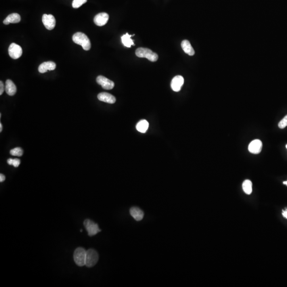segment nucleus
Instances as JSON below:
<instances>
[{
  "label": "nucleus",
  "instance_id": "nucleus-1",
  "mask_svg": "<svg viewBox=\"0 0 287 287\" xmlns=\"http://www.w3.org/2000/svg\"><path fill=\"white\" fill-rule=\"evenodd\" d=\"M73 40L76 44L82 46L83 49L85 51L90 50L91 48L90 40L84 33L81 32L76 33L73 35Z\"/></svg>",
  "mask_w": 287,
  "mask_h": 287
},
{
  "label": "nucleus",
  "instance_id": "nucleus-2",
  "mask_svg": "<svg viewBox=\"0 0 287 287\" xmlns=\"http://www.w3.org/2000/svg\"><path fill=\"white\" fill-rule=\"evenodd\" d=\"M136 55L139 57L146 58L152 62L156 61L159 58L157 54L148 48H138L136 50Z\"/></svg>",
  "mask_w": 287,
  "mask_h": 287
},
{
  "label": "nucleus",
  "instance_id": "nucleus-3",
  "mask_svg": "<svg viewBox=\"0 0 287 287\" xmlns=\"http://www.w3.org/2000/svg\"><path fill=\"white\" fill-rule=\"evenodd\" d=\"M87 251L82 247H78L75 250L73 258L77 265L79 266L85 265Z\"/></svg>",
  "mask_w": 287,
  "mask_h": 287
},
{
  "label": "nucleus",
  "instance_id": "nucleus-4",
  "mask_svg": "<svg viewBox=\"0 0 287 287\" xmlns=\"http://www.w3.org/2000/svg\"><path fill=\"white\" fill-rule=\"evenodd\" d=\"M98 252L93 249H90L86 252V263L85 265L88 268H91L95 265L98 260Z\"/></svg>",
  "mask_w": 287,
  "mask_h": 287
},
{
  "label": "nucleus",
  "instance_id": "nucleus-5",
  "mask_svg": "<svg viewBox=\"0 0 287 287\" xmlns=\"http://www.w3.org/2000/svg\"><path fill=\"white\" fill-rule=\"evenodd\" d=\"M84 225L86 228L87 231L88 232V235L89 236H93L96 235L98 232L101 230L98 228V224L95 223L92 220L86 219L84 222Z\"/></svg>",
  "mask_w": 287,
  "mask_h": 287
},
{
  "label": "nucleus",
  "instance_id": "nucleus-6",
  "mask_svg": "<svg viewBox=\"0 0 287 287\" xmlns=\"http://www.w3.org/2000/svg\"><path fill=\"white\" fill-rule=\"evenodd\" d=\"M8 52L10 56L14 59H17L22 56L23 54V50L21 46L15 43H12L10 45Z\"/></svg>",
  "mask_w": 287,
  "mask_h": 287
},
{
  "label": "nucleus",
  "instance_id": "nucleus-7",
  "mask_svg": "<svg viewBox=\"0 0 287 287\" xmlns=\"http://www.w3.org/2000/svg\"><path fill=\"white\" fill-rule=\"evenodd\" d=\"M42 22L45 28L50 31L54 28L56 26V19L52 15H43L42 17Z\"/></svg>",
  "mask_w": 287,
  "mask_h": 287
},
{
  "label": "nucleus",
  "instance_id": "nucleus-8",
  "mask_svg": "<svg viewBox=\"0 0 287 287\" xmlns=\"http://www.w3.org/2000/svg\"><path fill=\"white\" fill-rule=\"evenodd\" d=\"M96 81L98 84L102 87V88L106 90L112 89L114 87V83L113 81L102 76H98L96 78Z\"/></svg>",
  "mask_w": 287,
  "mask_h": 287
},
{
  "label": "nucleus",
  "instance_id": "nucleus-9",
  "mask_svg": "<svg viewBox=\"0 0 287 287\" xmlns=\"http://www.w3.org/2000/svg\"><path fill=\"white\" fill-rule=\"evenodd\" d=\"M184 79L181 76H177L172 79L171 83V87L174 92H179L182 86L184 85Z\"/></svg>",
  "mask_w": 287,
  "mask_h": 287
},
{
  "label": "nucleus",
  "instance_id": "nucleus-10",
  "mask_svg": "<svg viewBox=\"0 0 287 287\" xmlns=\"http://www.w3.org/2000/svg\"><path fill=\"white\" fill-rule=\"evenodd\" d=\"M109 19V15L105 12L98 14L94 17V23L98 26H103L107 23Z\"/></svg>",
  "mask_w": 287,
  "mask_h": 287
},
{
  "label": "nucleus",
  "instance_id": "nucleus-11",
  "mask_svg": "<svg viewBox=\"0 0 287 287\" xmlns=\"http://www.w3.org/2000/svg\"><path fill=\"white\" fill-rule=\"evenodd\" d=\"M262 149V143L260 140L255 139L249 144V151L251 153L257 154L260 153Z\"/></svg>",
  "mask_w": 287,
  "mask_h": 287
},
{
  "label": "nucleus",
  "instance_id": "nucleus-12",
  "mask_svg": "<svg viewBox=\"0 0 287 287\" xmlns=\"http://www.w3.org/2000/svg\"><path fill=\"white\" fill-rule=\"evenodd\" d=\"M98 98L100 101L104 102L107 103L113 104L116 101V98L114 96L105 92L101 93L98 94Z\"/></svg>",
  "mask_w": 287,
  "mask_h": 287
},
{
  "label": "nucleus",
  "instance_id": "nucleus-13",
  "mask_svg": "<svg viewBox=\"0 0 287 287\" xmlns=\"http://www.w3.org/2000/svg\"><path fill=\"white\" fill-rule=\"evenodd\" d=\"M56 68V64L54 62H45L38 67V71L42 73H46L48 70H54Z\"/></svg>",
  "mask_w": 287,
  "mask_h": 287
},
{
  "label": "nucleus",
  "instance_id": "nucleus-14",
  "mask_svg": "<svg viewBox=\"0 0 287 287\" xmlns=\"http://www.w3.org/2000/svg\"><path fill=\"white\" fill-rule=\"evenodd\" d=\"M131 215L137 221H139L143 218L144 213L143 210L137 207H132L130 209Z\"/></svg>",
  "mask_w": 287,
  "mask_h": 287
},
{
  "label": "nucleus",
  "instance_id": "nucleus-15",
  "mask_svg": "<svg viewBox=\"0 0 287 287\" xmlns=\"http://www.w3.org/2000/svg\"><path fill=\"white\" fill-rule=\"evenodd\" d=\"M5 86V90L6 94L9 96H14V95H15L17 92V87L12 81L10 79L6 80Z\"/></svg>",
  "mask_w": 287,
  "mask_h": 287
},
{
  "label": "nucleus",
  "instance_id": "nucleus-16",
  "mask_svg": "<svg viewBox=\"0 0 287 287\" xmlns=\"http://www.w3.org/2000/svg\"><path fill=\"white\" fill-rule=\"evenodd\" d=\"M181 45L184 52L188 54L189 56H193L195 54V51L188 40H183L181 42Z\"/></svg>",
  "mask_w": 287,
  "mask_h": 287
},
{
  "label": "nucleus",
  "instance_id": "nucleus-17",
  "mask_svg": "<svg viewBox=\"0 0 287 287\" xmlns=\"http://www.w3.org/2000/svg\"><path fill=\"white\" fill-rule=\"evenodd\" d=\"M134 35L135 34L130 35L128 34V33H126V34L123 35V36L121 37L122 43L124 45V46L127 48H131V45H135L133 40L131 38V37Z\"/></svg>",
  "mask_w": 287,
  "mask_h": 287
},
{
  "label": "nucleus",
  "instance_id": "nucleus-18",
  "mask_svg": "<svg viewBox=\"0 0 287 287\" xmlns=\"http://www.w3.org/2000/svg\"><path fill=\"white\" fill-rule=\"evenodd\" d=\"M149 126V124L147 121L145 120H143L139 121L136 126V129L138 131L145 133L148 130Z\"/></svg>",
  "mask_w": 287,
  "mask_h": 287
},
{
  "label": "nucleus",
  "instance_id": "nucleus-19",
  "mask_svg": "<svg viewBox=\"0 0 287 287\" xmlns=\"http://www.w3.org/2000/svg\"><path fill=\"white\" fill-rule=\"evenodd\" d=\"M252 182L251 180H246L243 184V189L247 195H250L252 193Z\"/></svg>",
  "mask_w": 287,
  "mask_h": 287
},
{
  "label": "nucleus",
  "instance_id": "nucleus-20",
  "mask_svg": "<svg viewBox=\"0 0 287 287\" xmlns=\"http://www.w3.org/2000/svg\"><path fill=\"white\" fill-rule=\"evenodd\" d=\"M10 23H19L21 20L20 15L19 14L14 13L10 14L6 18Z\"/></svg>",
  "mask_w": 287,
  "mask_h": 287
},
{
  "label": "nucleus",
  "instance_id": "nucleus-21",
  "mask_svg": "<svg viewBox=\"0 0 287 287\" xmlns=\"http://www.w3.org/2000/svg\"><path fill=\"white\" fill-rule=\"evenodd\" d=\"M23 153V150L20 148H15L10 151V154L16 156H21Z\"/></svg>",
  "mask_w": 287,
  "mask_h": 287
},
{
  "label": "nucleus",
  "instance_id": "nucleus-22",
  "mask_svg": "<svg viewBox=\"0 0 287 287\" xmlns=\"http://www.w3.org/2000/svg\"><path fill=\"white\" fill-rule=\"evenodd\" d=\"M87 1V0H73L72 6L73 8H78L81 7L82 4H85Z\"/></svg>",
  "mask_w": 287,
  "mask_h": 287
},
{
  "label": "nucleus",
  "instance_id": "nucleus-23",
  "mask_svg": "<svg viewBox=\"0 0 287 287\" xmlns=\"http://www.w3.org/2000/svg\"><path fill=\"white\" fill-rule=\"evenodd\" d=\"M7 163L8 164L14 165L15 168H17L20 164V160L18 159H8Z\"/></svg>",
  "mask_w": 287,
  "mask_h": 287
},
{
  "label": "nucleus",
  "instance_id": "nucleus-24",
  "mask_svg": "<svg viewBox=\"0 0 287 287\" xmlns=\"http://www.w3.org/2000/svg\"><path fill=\"white\" fill-rule=\"evenodd\" d=\"M278 126L281 129L285 128L287 126V115L283 118V119L281 121H280L278 124Z\"/></svg>",
  "mask_w": 287,
  "mask_h": 287
},
{
  "label": "nucleus",
  "instance_id": "nucleus-25",
  "mask_svg": "<svg viewBox=\"0 0 287 287\" xmlns=\"http://www.w3.org/2000/svg\"><path fill=\"white\" fill-rule=\"evenodd\" d=\"M5 87L6 86H4L3 82L2 81H0V95H1L3 93L4 90H5Z\"/></svg>",
  "mask_w": 287,
  "mask_h": 287
},
{
  "label": "nucleus",
  "instance_id": "nucleus-26",
  "mask_svg": "<svg viewBox=\"0 0 287 287\" xmlns=\"http://www.w3.org/2000/svg\"><path fill=\"white\" fill-rule=\"evenodd\" d=\"M282 214L283 215V217L285 218H287V207L285 208V209H283L282 210Z\"/></svg>",
  "mask_w": 287,
  "mask_h": 287
},
{
  "label": "nucleus",
  "instance_id": "nucleus-27",
  "mask_svg": "<svg viewBox=\"0 0 287 287\" xmlns=\"http://www.w3.org/2000/svg\"><path fill=\"white\" fill-rule=\"evenodd\" d=\"M6 179V177L4 176V174H0V182H2L4 181V180Z\"/></svg>",
  "mask_w": 287,
  "mask_h": 287
},
{
  "label": "nucleus",
  "instance_id": "nucleus-28",
  "mask_svg": "<svg viewBox=\"0 0 287 287\" xmlns=\"http://www.w3.org/2000/svg\"><path fill=\"white\" fill-rule=\"evenodd\" d=\"M3 23L5 24V25H9V24L10 23L9 22V21H8V20H6V19H5L4 20V21H3Z\"/></svg>",
  "mask_w": 287,
  "mask_h": 287
},
{
  "label": "nucleus",
  "instance_id": "nucleus-29",
  "mask_svg": "<svg viewBox=\"0 0 287 287\" xmlns=\"http://www.w3.org/2000/svg\"><path fill=\"white\" fill-rule=\"evenodd\" d=\"M2 129H3V126H2V123H0V132H2Z\"/></svg>",
  "mask_w": 287,
  "mask_h": 287
},
{
  "label": "nucleus",
  "instance_id": "nucleus-30",
  "mask_svg": "<svg viewBox=\"0 0 287 287\" xmlns=\"http://www.w3.org/2000/svg\"><path fill=\"white\" fill-rule=\"evenodd\" d=\"M283 183L284 185H287V181H286L283 182Z\"/></svg>",
  "mask_w": 287,
  "mask_h": 287
},
{
  "label": "nucleus",
  "instance_id": "nucleus-31",
  "mask_svg": "<svg viewBox=\"0 0 287 287\" xmlns=\"http://www.w3.org/2000/svg\"><path fill=\"white\" fill-rule=\"evenodd\" d=\"M286 148H287V145H286Z\"/></svg>",
  "mask_w": 287,
  "mask_h": 287
}]
</instances>
